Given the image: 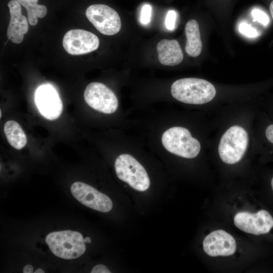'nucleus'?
<instances>
[{
    "label": "nucleus",
    "instance_id": "nucleus-1",
    "mask_svg": "<svg viewBox=\"0 0 273 273\" xmlns=\"http://www.w3.org/2000/svg\"><path fill=\"white\" fill-rule=\"evenodd\" d=\"M172 97L186 104H203L211 101L216 95L214 85L197 78H185L175 81L171 87Z\"/></svg>",
    "mask_w": 273,
    "mask_h": 273
},
{
    "label": "nucleus",
    "instance_id": "nucleus-2",
    "mask_svg": "<svg viewBox=\"0 0 273 273\" xmlns=\"http://www.w3.org/2000/svg\"><path fill=\"white\" fill-rule=\"evenodd\" d=\"M46 242L52 253L65 259L78 258L85 251L82 235L76 231L65 230L49 233Z\"/></svg>",
    "mask_w": 273,
    "mask_h": 273
},
{
    "label": "nucleus",
    "instance_id": "nucleus-3",
    "mask_svg": "<svg viewBox=\"0 0 273 273\" xmlns=\"http://www.w3.org/2000/svg\"><path fill=\"white\" fill-rule=\"evenodd\" d=\"M162 143L169 152L186 158L196 157L201 150L200 143L190 131L182 127H173L162 134Z\"/></svg>",
    "mask_w": 273,
    "mask_h": 273
},
{
    "label": "nucleus",
    "instance_id": "nucleus-4",
    "mask_svg": "<svg viewBox=\"0 0 273 273\" xmlns=\"http://www.w3.org/2000/svg\"><path fill=\"white\" fill-rule=\"evenodd\" d=\"M249 142L247 132L243 127L234 125L229 128L220 139L218 154L225 163L239 162L245 154Z\"/></svg>",
    "mask_w": 273,
    "mask_h": 273
},
{
    "label": "nucleus",
    "instance_id": "nucleus-5",
    "mask_svg": "<svg viewBox=\"0 0 273 273\" xmlns=\"http://www.w3.org/2000/svg\"><path fill=\"white\" fill-rule=\"evenodd\" d=\"M115 169L117 177L133 189L144 192L149 189L150 180L146 170L131 155H119L115 160Z\"/></svg>",
    "mask_w": 273,
    "mask_h": 273
},
{
    "label": "nucleus",
    "instance_id": "nucleus-6",
    "mask_svg": "<svg viewBox=\"0 0 273 273\" xmlns=\"http://www.w3.org/2000/svg\"><path fill=\"white\" fill-rule=\"evenodd\" d=\"M88 20L101 33L113 35L120 30L121 23L118 13L113 8L104 4H94L85 11Z\"/></svg>",
    "mask_w": 273,
    "mask_h": 273
},
{
    "label": "nucleus",
    "instance_id": "nucleus-7",
    "mask_svg": "<svg viewBox=\"0 0 273 273\" xmlns=\"http://www.w3.org/2000/svg\"><path fill=\"white\" fill-rule=\"evenodd\" d=\"M83 96L88 105L103 113H113L118 106V100L114 92L100 82H94L87 85Z\"/></svg>",
    "mask_w": 273,
    "mask_h": 273
},
{
    "label": "nucleus",
    "instance_id": "nucleus-8",
    "mask_svg": "<svg viewBox=\"0 0 273 273\" xmlns=\"http://www.w3.org/2000/svg\"><path fill=\"white\" fill-rule=\"evenodd\" d=\"M234 221L239 229L255 235L267 234L273 228V217L267 211L263 209L255 213L238 212L235 215Z\"/></svg>",
    "mask_w": 273,
    "mask_h": 273
},
{
    "label": "nucleus",
    "instance_id": "nucleus-9",
    "mask_svg": "<svg viewBox=\"0 0 273 273\" xmlns=\"http://www.w3.org/2000/svg\"><path fill=\"white\" fill-rule=\"evenodd\" d=\"M71 192L79 202L93 209L107 212L112 208L113 203L108 196L84 183H74Z\"/></svg>",
    "mask_w": 273,
    "mask_h": 273
},
{
    "label": "nucleus",
    "instance_id": "nucleus-10",
    "mask_svg": "<svg viewBox=\"0 0 273 273\" xmlns=\"http://www.w3.org/2000/svg\"><path fill=\"white\" fill-rule=\"evenodd\" d=\"M99 39L94 33L82 29L68 31L63 39L65 51L72 55L87 54L96 50L99 46Z\"/></svg>",
    "mask_w": 273,
    "mask_h": 273
},
{
    "label": "nucleus",
    "instance_id": "nucleus-11",
    "mask_svg": "<svg viewBox=\"0 0 273 273\" xmlns=\"http://www.w3.org/2000/svg\"><path fill=\"white\" fill-rule=\"evenodd\" d=\"M35 102L40 114L48 119H56L62 113L61 99L54 88L50 85H42L37 88Z\"/></svg>",
    "mask_w": 273,
    "mask_h": 273
},
{
    "label": "nucleus",
    "instance_id": "nucleus-12",
    "mask_svg": "<svg viewBox=\"0 0 273 273\" xmlns=\"http://www.w3.org/2000/svg\"><path fill=\"white\" fill-rule=\"evenodd\" d=\"M203 246L204 252L212 257L230 256L236 250L234 237L221 230L213 231L206 236Z\"/></svg>",
    "mask_w": 273,
    "mask_h": 273
},
{
    "label": "nucleus",
    "instance_id": "nucleus-13",
    "mask_svg": "<svg viewBox=\"0 0 273 273\" xmlns=\"http://www.w3.org/2000/svg\"><path fill=\"white\" fill-rule=\"evenodd\" d=\"M7 6L10 15L7 37L14 43H20L28 31L27 18L22 15L21 6L16 0H10Z\"/></svg>",
    "mask_w": 273,
    "mask_h": 273
},
{
    "label": "nucleus",
    "instance_id": "nucleus-14",
    "mask_svg": "<svg viewBox=\"0 0 273 273\" xmlns=\"http://www.w3.org/2000/svg\"><path fill=\"white\" fill-rule=\"evenodd\" d=\"M157 51L158 60L164 65L175 66L183 60V53L176 40H161L157 45Z\"/></svg>",
    "mask_w": 273,
    "mask_h": 273
},
{
    "label": "nucleus",
    "instance_id": "nucleus-15",
    "mask_svg": "<svg viewBox=\"0 0 273 273\" xmlns=\"http://www.w3.org/2000/svg\"><path fill=\"white\" fill-rule=\"evenodd\" d=\"M185 30L187 37L186 53L193 57L198 56L202 51V43L197 21L194 19L189 20L185 26Z\"/></svg>",
    "mask_w": 273,
    "mask_h": 273
},
{
    "label": "nucleus",
    "instance_id": "nucleus-16",
    "mask_svg": "<svg viewBox=\"0 0 273 273\" xmlns=\"http://www.w3.org/2000/svg\"><path fill=\"white\" fill-rule=\"evenodd\" d=\"M4 131L10 145L17 150L22 149L27 143L26 135L19 124L14 120L5 123Z\"/></svg>",
    "mask_w": 273,
    "mask_h": 273
},
{
    "label": "nucleus",
    "instance_id": "nucleus-17",
    "mask_svg": "<svg viewBox=\"0 0 273 273\" xmlns=\"http://www.w3.org/2000/svg\"><path fill=\"white\" fill-rule=\"evenodd\" d=\"M21 7L24 8L27 14L28 23L35 26L38 22V18L44 17L48 13V8L44 5L38 3L39 0H16Z\"/></svg>",
    "mask_w": 273,
    "mask_h": 273
},
{
    "label": "nucleus",
    "instance_id": "nucleus-18",
    "mask_svg": "<svg viewBox=\"0 0 273 273\" xmlns=\"http://www.w3.org/2000/svg\"><path fill=\"white\" fill-rule=\"evenodd\" d=\"M239 32L249 38H255L258 36L257 31L251 25L245 23H241L238 27Z\"/></svg>",
    "mask_w": 273,
    "mask_h": 273
},
{
    "label": "nucleus",
    "instance_id": "nucleus-19",
    "mask_svg": "<svg viewBox=\"0 0 273 273\" xmlns=\"http://www.w3.org/2000/svg\"><path fill=\"white\" fill-rule=\"evenodd\" d=\"M251 15L254 21H257L264 26L267 25L269 22V19L267 15L259 9H253L251 12Z\"/></svg>",
    "mask_w": 273,
    "mask_h": 273
},
{
    "label": "nucleus",
    "instance_id": "nucleus-20",
    "mask_svg": "<svg viewBox=\"0 0 273 273\" xmlns=\"http://www.w3.org/2000/svg\"><path fill=\"white\" fill-rule=\"evenodd\" d=\"M152 16V7L150 5H144L141 9L140 22L143 25L150 23Z\"/></svg>",
    "mask_w": 273,
    "mask_h": 273
},
{
    "label": "nucleus",
    "instance_id": "nucleus-21",
    "mask_svg": "<svg viewBox=\"0 0 273 273\" xmlns=\"http://www.w3.org/2000/svg\"><path fill=\"white\" fill-rule=\"evenodd\" d=\"M176 13L173 10H169L166 16L165 25L169 30H173L175 27Z\"/></svg>",
    "mask_w": 273,
    "mask_h": 273
},
{
    "label": "nucleus",
    "instance_id": "nucleus-22",
    "mask_svg": "<svg viewBox=\"0 0 273 273\" xmlns=\"http://www.w3.org/2000/svg\"><path fill=\"white\" fill-rule=\"evenodd\" d=\"M92 273H110L109 269L103 264H98L95 266L91 270Z\"/></svg>",
    "mask_w": 273,
    "mask_h": 273
},
{
    "label": "nucleus",
    "instance_id": "nucleus-23",
    "mask_svg": "<svg viewBox=\"0 0 273 273\" xmlns=\"http://www.w3.org/2000/svg\"><path fill=\"white\" fill-rule=\"evenodd\" d=\"M265 135L267 140L273 144V124H270L266 128Z\"/></svg>",
    "mask_w": 273,
    "mask_h": 273
},
{
    "label": "nucleus",
    "instance_id": "nucleus-24",
    "mask_svg": "<svg viewBox=\"0 0 273 273\" xmlns=\"http://www.w3.org/2000/svg\"><path fill=\"white\" fill-rule=\"evenodd\" d=\"M33 272V268L32 266L30 264L26 265L23 269V273H32Z\"/></svg>",
    "mask_w": 273,
    "mask_h": 273
},
{
    "label": "nucleus",
    "instance_id": "nucleus-25",
    "mask_svg": "<svg viewBox=\"0 0 273 273\" xmlns=\"http://www.w3.org/2000/svg\"><path fill=\"white\" fill-rule=\"evenodd\" d=\"M270 12L273 19V1L271 2L269 6Z\"/></svg>",
    "mask_w": 273,
    "mask_h": 273
},
{
    "label": "nucleus",
    "instance_id": "nucleus-26",
    "mask_svg": "<svg viewBox=\"0 0 273 273\" xmlns=\"http://www.w3.org/2000/svg\"><path fill=\"white\" fill-rule=\"evenodd\" d=\"M44 271L41 268H38L35 270L34 273H44Z\"/></svg>",
    "mask_w": 273,
    "mask_h": 273
},
{
    "label": "nucleus",
    "instance_id": "nucleus-27",
    "mask_svg": "<svg viewBox=\"0 0 273 273\" xmlns=\"http://www.w3.org/2000/svg\"><path fill=\"white\" fill-rule=\"evenodd\" d=\"M84 243H90L91 242L90 238L89 237H86L85 239H84Z\"/></svg>",
    "mask_w": 273,
    "mask_h": 273
},
{
    "label": "nucleus",
    "instance_id": "nucleus-28",
    "mask_svg": "<svg viewBox=\"0 0 273 273\" xmlns=\"http://www.w3.org/2000/svg\"><path fill=\"white\" fill-rule=\"evenodd\" d=\"M271 185L272 189V190H273V177H272V179H271Z\"/></svg>",
    "mask_w": 273,
    "mask_h": 273
},
{
    "label": "nucleus",
    "instance_id": "nucleus-29",
    "mask_svg": "<svg viewBox=\"0 0 273 273\" xmlns=\"http://www.w3.org/2000/svg\"><path fill=\"white\" fill-rule=\"evenodd\" d=\"M0 114H1V115H0V117H2V111H1H1H0Z\"/></svg>",
    "mask_w": 273,
    "mask_h": 273
}]
</instances>
